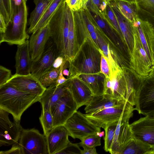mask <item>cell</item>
<instances>
[{"label": "cell", "mask_w": 154, "mask_h": 154, "mask_svg": "<svg viewBox=\"0 0 154 154\" xmlns=\"http://www.w3.org/2000/svg\"><path fill=\"white\" fill-rule=\"evenodd\" d=\"M101 59L100 50L91 38H86L74 58L69 63L70 75L67 78L80 74L100 72Z\"/></svg>", "instance_id": "obj_1"}, {"label": "cell", "mask_w": 154, "mask_h": 154, "mask_svg": "<svg viewBox=\"0 0 154 154\" xmlns=\"http://www.w3.org/2000/svg\"><path fill=\"white\" fill-rule=\"evenodd\" d=\"M40 97L21 91L7 83L0 86V108L11 114L14 119L20 121L24 112L38 102Z\"/></svg>", "instance_id": "obj_2"}, {"label": "cell", "mask_w": 154, "mask_h": 154, "mask_svg": "<svg viewBox=\"0 0 154 154\" xmlns=\"http://www.w3.org/2000/svg\"><path fill=\"white\" fill-rule=\"evenodd\" d=\"M69 8L65 0L53 13L48 24L50 38L56 45L58 56L66 57L69 31Z\"/></svg>", "instance_id": "obj_3"}, {"label": "cell", "mask_w": 154, "mask_h": 154, "mask_svg": "<svg viewBox=\"0 0 154 154\" xmlns=\"http://www.w3.org/2000/svg\"><path fill=\"white\" fill-rule=\"evenodd\" d=\"M27 16L26 1L23 0L14 12L5 32L0 33V44L6 42L10 45H17L29 39V35L26 31Z\"/></svg>", "instance_id": "obj_4"}, {"label": "cell", "mask_w": 154, "mask_h": 154, "mask_svg": "<svg viewBox=\"0 0 154 154\" xmlns=\"http://www.w3.org/2000/svg\"><path fill=\"white\" fill-rule=\"evenodd\" d=\"M134 106L127 101L115 106L85 114L86 117L97 126L104 128L121 119L130 120L135 110Z\"/></svg>", "instance_id": "obj_5"}, {"label": "cell", "mask_w": 154, "mask_h": 154, "mask_svg": "<svg viewBox=\"0 0 154 154\" xmlns=\"http://www.w3.org/2000/svg\"><path fill=\"white\" fill-rule=\"evenodd\" d=\"M109 66L110 77L105 78L103 94L112 99L126 100L127 85L123 67L116 62Z\"/></svg>", "instance_id": "obj_6"}, {"label": "cell", "mask_w": 154, "mask_h": 154, "mask_svg": "<svg viewBox=\"0 0 154 154\" xmlns=\"http://www.w3.org/2000/svg\"><path fill=\"white\" fill-rule=\"evenodd\" d=\"M63 126L69 136L81 140L88 136L101 131L100 128L90 121L85 114L77 111L68 119Z\"/></svg>", "instance_id": "obj_7"}, {"label": "cell", "mask_w": 154, "mask_h": 154, "mask_svg": "<svg viewBox=\"0 0 154 154\" xmlns=\"http://www.w3.org/2000/svg\"><path fill=\"white\" fill-rule=\"evenodd\" d=\"M133 24L134 45L130 58V68L138 76L145 77L149 75L152 65L141 43L137 27Z\"/></svg>", "instance_id": "obj_8"}, {"label": "cell", "mask_w": 154, "mask_h": 154, "mask_svg": "<svg viewBox=\"0 0 154 154\" xmlns=\"http://www.w3.org/2000/svg\"><path fill=\"white\" fill-rule=\"evenodd\" d=\"M19 142L22 154H48L45 136L35 128H23Z\"/></svg>", "instance_id": "obj_9"}, {"label": "cell", "mask_w": 154, "mask_h": 154, "mask_svg": "<svg viewBox=\"0 0 154 154\" xmlns=\"http://www.w3.org/2000/svg\"><path fill=\"white\" fill-rule=\"evenodd\" d=\"M135 110L144 115L154 109V78L140 76Z\"/></svg>", "instance_id": "obj_10"}, {"label": "cell", "mask_w": 154, "mask_h": 154, "mask_svg": "<svg viewBox=\"0 0 154 154\" xmlns=\"http://www.w3.org/2000/svg\"><path fill=\"white\" fill-rule=\"evenodd\" d=\"M10 113L0 108V146H8L19 142L23 128L20 121H11Z\"/></svg>", "instance_id": "obj_11"}, {"label": "cell", "mask_w": 154, "mask_h": 154, "mask_svg": "<svg viewBox=\"0 0 154 154\" xmlns=\"http://www.w3.org/2000/svg\"><path fill=\"white\" fill-rule=\"evenodd\" d=\"M78 109L77 104L68 90L67 93L61 98L51 109L54 127L63 125Z\"/></svg>", "instance_id": "obj_12"}, {"label": "cell", "mask_w": 154, "mask_h": 154, "mask_svg": "<svg viewBox=\"0 0 154 154\" xmlns=\"http://www.w3.org/2000/svg\"><path fill=\"white\" fill-rule=\"evenodd\" d=\"M58 56L56 46L50 38L40 58L32 62L31 74L39 79L44 74L53 68L54 62Z\"/></svg>", "instance_id": "obj_13"}, {"label": "cell", "mask_w": 154, "mask_h": 154, "mask_svg": "<svg viewBox=\"0 0 154 154\" xmlns=\"http://www.w3.org/2000/svg\"><path fill=\"white\" fill-rule=\"evenodd\" d=\"M130 127L135 137L149 145L151 150L154 149V116H145L130 124Z\"/></svg>", "instance_id": "obj_14"}, {"label": "cell", "mask_w": 154, "mask_h": 154, "mask_svg": "<svg viewBox=\"0 0 154 154\" xmlns=\"http://www.w3.org/2000/svg\"><path fill=\"white\" fill-rule=\"evenodd\" d=\"M18 89L40 97L46 88L41 84L39 79L31 73L25 75L15 74L6 83Z\"/></svg>", "instance_id": "obj_15"}, {"label": "cell", "mask_w": 154, "mask_h": 154, "mask_svg": "<svg viewBox=\"0 0 154 154\" xmlns=\"http://www.w3.org/2000/svg\"><path fill=\"white\" fill-rule=\"evenodd\" d=\"M129 120L121 119L117 126L110 151L112 154H120L131 141L134 135Z\"/></svg>", "instance_id": "obj_16"}, {"label": "cell", "mask_w": 154, "mask_h": 154, "mask_svg": "<svg viewBox=\"0 0 154 154\" xmlns=\"http://www.w3.org/2000/svg\"><path fill=\"white\" fill-rule=\"evenodd\" d=\"M50 38L48 23L44 26L32 33L29 40V48L32 62L38 60L44 52Z\"/></svg>", "instance_id": "obj_17"}, {"label": "cell", "mask_w": 154, "mask_h": 154, "mask_svg": "<svg viewBox=\"0 0 154 154\" xmlns=\"http://www.w3.org/2000/svg\"><path fill=\"white\" fill-rule=\"evenodd\" d=\"M137 26L143 47L152 66H154V28L148 22L138 18L133 22Z\"/></svg>", "instance_id": "obj_18"}, {"label": "cell", "mask_w": 154, "mask_h": 154, "mask_svg": "<svg viewBox=\"0 0 154 154\" xmlns=\"http://www.w3.org/2000/svg\"><path fill=\"white\" fill-rule=\"evenodd\" d=\"M69 134L63 125L54 127L45 137L48 154H57L69 142Z\"/></svg>", "instance_id": "obj_19"}, {"label": "cell", "mask_w": 154, "mask_h": 154, "mask_svg": "<svg viewBox=\"0 0 154 154\" xmlns=\"http://www.w3.org/2000/svg\"><path fill=\"white\" fill-rule=\"evenodd\" d=\"M68 88L77 104L78 109L87 105L94 94L90 88L77 76L69 78Z\"/></svg>", "instance_id": "obj_20"}, {"label": "cell", "mask_w": 154, "mask_h": 154, "mask_svg": "<svg viewBox=\"0 0 154 154\" xmlns=\"http://www.w3.org/2000/svg\"><path fill=\"white\" fill-rule=\"evenodd\" d=\"M109 3L118 21L130 58L134 45L133 34L134 26L133 23L129 20L122 14L114 1L110 2Z\"/></svg>", "instance_id": "obj_21"}, {"label": "cell", "mask_w": 154, "mask_h": 154, "mask_svg": "<svg viewBox=\"0 0 154 154\" xmlns=\"http://www.w3.org/2000/svg\"><path fill=\"white\" fill-rule=\"evenodd\" d=\"M69 79L58 87L55 83L46 88L38 100L42 105V111L51 110L56 103L67 93Z\"/></svg>", "instance_id": "obj_22"}, {"label": "cell", "mask_w": 154, "mask_h": 154, "mask_svg": "<svg viewBox=\"0 0 154 154\" xmlns=\"http://www.w3.org/2000/svg\"><path fill=\"white\" fill-rule=\"evenodd\" d=\"M15 74L25 75L31 73L32 61L29 48V40L23 44L17 45L15 55Z\"/></svg>", "instance_id": "obj_23"}, {"label": "cell", "mask_w": 154, "mask_h": 154, "mask_svg": "<svg viewBox=\"0 0 154 154\" xmlns=\"http://www.w3.org/2000/svg\"><path fill=\"white\" fill-rule=\"evenodd\" d=\"M126 101L125 100H117L107 97L104 94L94 95L86 106L85 110L86 114L91 113L105 108L120 105Z\"/></svg>", "instance_id": "obj_24"}, {"label": "cell", "mask_w": 154, "mask_h": 154, "mask_svg": "<svg viewBox=\"0 0 154 154\" xmlns=\"http://www.w3.org/2000/svg\"><path fill=\"white\" fill-rule=\"evenodd\" d=\"M77 76L91 89L94 95L103 94L105 75L100 72L94 74H80Z\"/></svg>", "instance_id": "obj_25"}, {"label": "cell", "mask_w": 154, "mask_h": 154, "mask_svg": "<svg viewBox=\"0 0 154 154\" xmlns=\"http://www.w3.org/2000/svg\"><path fill=\"white\" fill-rule=\"evenodd\" d=\"M135 2L137 17L148 22L154 28V0H135Z\"/></svg>", "instance_id": "obj_26"}, {"label": "cell", "mask_w": 154, "mask_h": 154, "mask_svg": "<svg viewBox=\"0 0 154 154\" xmlns=\"http://www.w3.org/2000/svg\"><path fill=\"white\" fill-rule=\"evenodd\" d=\"M52 0H34L35 7L30 14L28 21L29 27L27 29V33H32L34 27Z\"/></svg>", "instance_id": "obj_27"}, {"label": "cell", "mask_w": 154, "mask_h": 154, "mask_svg": "<svg viewBox=\"0 0 154 154\" xmlns=\"http://www.w3.org/2000/svg\"><path fill=\"white\" fill-rule=\"evenodd\" d=\"M151 147L134 136L122 154H149Z\"/></svg>", "instance_id": "obj_28"}, {"label": "cell", "mask_w": 154, "mask_h": 154, "mask_svg": "<svg viewBox=\"0 0 154 154\" xmlns=\"http://www.w3.org/2000/svg\"><path fill=\"white\" fill-rule=\"evenodd\" d=\"M65 0H52L34 27L32 33L45 26L57 8Z\"/></svg>", "instance_id": "obj_29"}, {"label": "cell", "mask_w": 154, "mask_h": 154, "mask_svg": "<svg viewBox=\"0 0 154 154\" xmlns=\"http://www.w3.org/2000/svg\"><path fill=\"white\" fill-rule=\"evenodd\" d=\"M122 14L127 19L133 22L138 18L136 2L123 1H114Z\"/></svg>", "instance_id": "obj_30"}, {"label": "cell", "mask_w": 154, "mask_h": 154, "mask_svg": "<svg viewBox=\"0 0 154 154\" xmlns=\"http://www.w3.org/2000/svg\"><path fill=\"white\" fill-rule=\"evenodd\" d=\"M103 15L112 27L117 32L122 41L126 46L118 21L112 9L109 2L108 3Z\"/></svg>", "instance_id": "obj_31"}, {"label": "cell", "mask_w": 154, "mask_h": 154, "mask_svg": "<svg viewBox=\"0 0 154 154\" xmlns=\"http://www.w3.org/2000/svg\"><path fill=\"white\" fill-rule=\"evenodd\" d=\"M61 66L58 68L52 69L44 74L40 78L39 80L44 87L46 88L56 83Z\"/></svg>", "instance_id": "obj_32"}, {"label": "cell", "mask_w": 154, "mask_h": 154, "mask_svg": "<svg viewBox=\"0 0 154 154\" xmlns=\"http://www.w3.org/2000/svg\"><path fill=\"white\" fill-rule=\"evenodd\" d=\"M119 122H113L108 125L104 128L105 135L104 149L106 152H110L113 141L116 128Z\"/></svg>", "instance_id": "obj_33"}, {"label": "cell", "mask_w": 154, "mask_h": 154, "mask_svg": "<svg viewBox=\"0 0 154 154\" xmlns=\"http://www.w3.org/2000/svg\"><path fill=\"white\" fill-rule=\"evenodd\" d=\"M39 119L46 137L54 128L53 118L51 110L42 111Z\"/></svg>", "instance_id": "obj_34"}, {"label": "cell", "mask_w": 154, "mask_h": 154, "mask_svg": "<svg viewBox=\"0 0 154 154\" xmlns=\"http://www.w3.org/2000/svg\"><path fill=\"white\" fill-rule=\"evenodd\" d=\"M0 14L3 16L7 26L12 17L11 0H0Z\"/></svg>", "instance_id": "obj_35"}, {"label": "cell", "mask_w": 154, "mask_h": 154, "mask_svg": "<svg viewBox=\"0 0 154 154\" xmlns=\"http://www.w3.org/2000/svg\"><path fill=\"white\" fill-rule=\"evenodd\" d=\"M89 0H65L66 3L73 12L85 10L87 8Z\"/></svg>", "instance_id": "obj_36"}, {"label": "cell", "mask_w": 154, "mask_h": 154, "mask_svg": "<svg viewBox=\"0 0 154 154\" xmlns=\"http://www.w3.org/2000/svg\"><path fill=\"white\" fill-rule=\"evenodd\" d=\"M109 2L108 0H89L87 7L97 8L103 15Z\"/></svg>", "instance_id": "obj_37"}, {"label": "cell", "mask_w": 154, "mask_h": 154, "mask_svg": "<svg viewBox=\"0 0 154 154\" xmlns=\"http://www.w3.org/2000/svg\"><path fill=\"white\" fill-rule=\"evenodd\" d=\"M101 138L97 134H94L85 137L81 142L87 146L95 147L101 145Z\"/></svg>", "instance_id": "obj_38"}, {"label": "cell", "mask_w": 154, "mask_h": 154, "mask_svg": "<svg viewBox=\"0 0 154 154\" xmlns=\"http://www.w3.org/2000/svg\"><path fill=\"white\" fill-rule=\"evenodd\" d=\"M78 143H73L69 141L66 147L59 152L57 154H82V150L80 149Z\"/></svg>", "instance_id": "obj_39"}, {"label": "cell", "mask_w": 154, "mask_h": 154, "mask_svg": "<svg viewBox=\"0 0 154 154\" xmlns=\"http://www.w3.org/2000/svg\"><path fill=\"white\" fill-rule=\"evenodd\" d=\"M101 54L100 72L103 74L106 78L110 77V71L107 58L104 56L100 49Z\"/></svg>", "instance_id": "obj_40"}, {"label": "cell", "mask_w": 154, "mask_h": 154, "mask_svg": "<svg viewBox=\"0 0 154 154\" xmlns=\"http://www.w3.org/2000/svg\"><path fill=\"white\" fill-rule=\"evenodd\" d=\"M12 75L10 70L0 66V86L5 84L10 79Z\"/></svg>", "instance_id": "obj_41"}, {"label": "cell", "mask_w": 154, "mask_h": 154, "mask_svg": "<svg viewBox=\"0 0 154 154\" xmlns=\"http://www.w3.org/2000/svg\"><path fill=\"white\" fill-rule=\"evenodd\" d=\"M0 154H22L21 147L19 143H16L12 145L11 148L8 150L1 151Z\"/></svg>", "instance_id": "obj_42"}, {"label": "cell", "mask_w": 154, "mask_h": 154, "mask_svg": "<svg viewBox=\"0 0 154 154\" xmlns=\"http://www.w3.org/2000/svg\"><path fill=\"white\" fill-rule=\"evenodd\" d=\"M78 144L80 146L82 147L83 149V150H82V154H97L95 147L87 146L81 142Z\"/></svg>", "instance_id": "obj_43"}, {"label": "cell", "mask_w": 154, "mask_h": 154, "mask_svg": "<svg viewBox=\"0 0 154 154\" xmlns=\"http://www.w3.org/2000/svg\"><path fill=\"white\" fill-rule=\"evenodd\" d=\"M64 61V59L63 57L59 56H57L55 59L53 64V68H58L60 67Z\"/></svg>", "instance_id": "obj_44"}, {"label": "cell", "mask_w": 154, "mask_h": 154, "mask_svg": "<svg viewBox=\"0 0 154 154\" xmlns=\"http://www.w3.org/2000/svg\"><path fill=\"white\" fill-rule=\"evenodd\" d=\"M7 25L5 19L2 14H0V32L4 33L6 29Z\"/></svg>", "instance_id": "obj_45"}, {"label": "cell", "mask_w": 154, "mask_h": 154, "mask_svg": "<svg viewBox=\"0 0 154 154\" xmlns=\"http://www.w3.org/2000/svg\"><path fill=\"white\" fill-rule=\"evenodd\" d=\"M23 0H11L12 14L16 8L23 2Z\"/></svg>", "instance_id": "obj_46"}, {"label": "cell", "mask_w": 154, "mask_h": 154, "mask_svg": "<svg viewBox=\"0 0 154 154\" xmlns=\"http://www.w3.org/2000/svg\"><path fill=\"white\" fill-rule=\"evenodd\" d=\"M90 36L92 40L94 43L97 47L98 49L100 50V49L98 45L97 36L95 30V31L91 33Z\"/></svg>", "instance_id": "obj_47"}, {"label": "cell", "mask_w": 154, "mask_h": 154, "mask_svg": "<svg viewBox=\"0 0 154 154\" xmlns=\"http://www.w3.org/2000/svg\"><path fill=\"white\" fill-rule=\"evenodd\" d=\"M150 77L154 78V66H152L151 70L148 75Z\"/></svg>", "instance_id": "obj_48"}, {"label": "cell", "mask_w": 154, "mask_h": 154, "mask_svg": "<svg viewBox=\"0 0 154 154\" xmlns=\"http://www.w3.org/2000/svg\"><path fill=\"white\" fill-rule=\"evenodd\" d=\"M145 116H154V109L151 110V111L146 113Z\"/></svg>", "instance_id": "obj_49"}, {"label": "cell", "mask_w": 154, "mask_h": 154, "mask_svg": "<svg viewBox=\"0 0 154 154\" xmlns=\"http://www.w3.org/2000/svg\"><path fill=\"white\" fill-rule=\"evenodd\" d=\"M109 2L111 1H123L126 2H135V0H108Z\"/></svg>", "instance_id": "obj_50"}, {"label": "cell", "mask_w": 154, "mask_h": 154, "mask_svg": "<svg viewBox=\"0 0 154 154\" xmlns=\"http://www.w3.org/2000/svg\"><path fill=\"white\" fill-rule=\"evenodd\" d=\"M96 134L100 137H102L104 136L105 133L104 131H102L101 132L100 131V132H98Z\"/></svg>", "instance_id": "obj_51"}, {"label": "cell", "mask_w": 154, "mask_h": 154, "mask_svg": "<svg viewBox=\"0 0 154 154\" xmlns=\"http://www.w3.org/2000/svg\"><path fill=\"white\" fill-rule=\"evenodd\" d=\"M151 153L152 154H154V149L152 150L151 151Z\"/></svg>", "instance_id": "obj_52"}, {"label": "cell", "mask_w": 154, "mask_h": 154, "mask_svg": "<svg viewBox=\"0 0 154 154\" xmlns=\"http://www.w3.org/2000/svg\"><path fill=\"white\" fill-rule=\"evenodd\" d=\"M25 1H27V0H25Z\"/></svg>", "instance_id": "obj_53"}]
</instances>
